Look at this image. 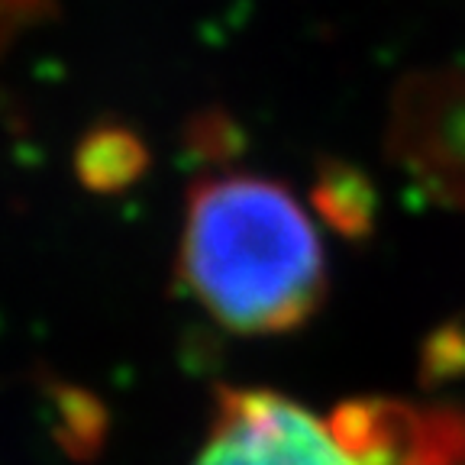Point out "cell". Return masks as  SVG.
<instances>
[{"label":"cell","instance_id":"1","mask_svg":"<svg viewBox=\"0 0 465 465\" xmlns=\"http://www.w3.org/2000/svg\"><path fill=\"white\" fill-rule=\"evenodd\" d=\"M184 291L240 336L304 327L327 298V255L294 194L262 174H207L188 191Z\"/></svg>","mask_w":465,"mask_h":465},{"label":"cell","instance_id":"2","mask_svg":"<svg viewBox=\"0 0 465 465\" xmlns=\"http://www.w3.org/2000/svg\"><path fill=\"white\" fill-rule=\"evenodd\" d=\"M191 465H385L320 420L298 401L269 388H223Z\"/></svg>","mask_w":465,"mask_h":465},{"label":"cell","instance_id":"3","mask_svg":"<svg viewBox=\"0 0 465 465\" xmlns=\"http://www.w3.org/2000/svg\"><path fill=\"white\" fill-rule=\"evenodd\" d=\"M391 153L427 194L465 211V72L417 74L401 87Z\"/></svg>","mask_w":465,"mask_h":465},{"label":"cell","instance_id":"4","mask_svg":"<svg viewBox=\"0 0 465 465\" xmlns=\"http://www.w3.org/2000/svg\"><path fill=\"white\" fill-rule=\"evenodd\" d=\"M145 165V149L126 130H97L78 149V174L87 188L116 191Z\"/></svg>","mask_w":465,"mask_h":465},{"label":"cell","instance_id":"5","mask_svg":"<svg viewBox=\"0 0 465 465\" xmlns=\"http://www.w3.org/2000/svg\"><path fill=\"white\" fill-rule=\"evenodd\" d=\"M320 211L327 213L342 232H362L371 217V197L356 172L333 165L317 184Z\"/></svg>","mask_w":465,"mask_h":465},{"label":"cell","instance_id":"6","mask_svg":"<svg viewBox=\"0 0 465 465\" xmlns=\"http://www.w3.org/2000/svg\"><path fill=\"white\" fill-rule=\"evenodd\" d=\"M45 7V0H0V23H16Z\"/></svg>","mask_w":465,"mask_h":465}]
</instances>
